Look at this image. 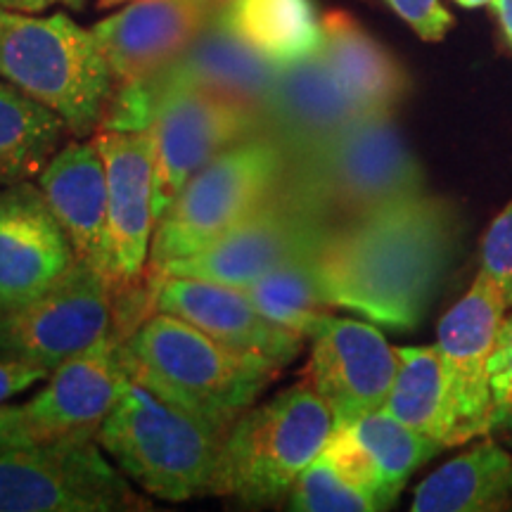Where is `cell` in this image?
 <instances>
[{"label":"cell","instance_id":"1","mask_svg":"<svg viewBox=\"0 0 512 512\" xmlns=\"http://www.w3.org/2000/svg\"><path fill=\"white\" fill-rule=\"evenodd\" d=\"M458 242L453 204L425 192L337 223L318 252L328 302L382 328H418Z\"/></svg>","mask_w":512,"mask_h":512},{"label":"cell","instance_id":"2","mask_svg":"<svg viewBox=\"0 0 512 512\" xmlns=\"http://www.w3.org/2000/svg\"><path fill=\"white\" fill-rule=\"evenodd\" d=\"M133 373L159 394L228 432L280 375V366L216 342L195 325L155 311L126 337Z\"/></svg>","mask_w":512,"mask_h":512},{"label":"cell","instance_id":"3","mask_svg":"<svg viewBox=\"0 0 512 512\" xmlns=\"http://www.w3.org/2000/svg\"><path fill=\"white\" fill-rule=\"evenodd\" d=\"M226 434L133 377L95 439L133 484L183 503L211 496Z\"/></svg>","mask_w":512,"mask_h":512},{"label":"cell","instance_id":"4","mask_svg":"<svg viewBox=\"0 0 512 512\" xmlns=\"http://www.w3.org/2000/svg\"><path fill=\"white\" fill-rule=\"evenodd\" d=\"M0 79L53 110L69 133H98L117 79L91 29L64 12L0 10Z\"/></svg>","mask_w":512,"mask_h":512},{"label":"cell","instance_id":"5","mask_svg":"<svg viewBox=\"0 0 512 512\" xmlns=\"http://www.w3.org/2000/svg\"><path fill=\"white\" fill-rule=\"evenodd\" d=\"M335 432L330 406L304 380L252 406L223 441L211 496L247 505L287 498L297 477L325 451Z\"/></svg>","mask_w":512,"mask_h":512},{"label":"cell","instance_id":"6","mask_svg":"<svg viewBox=\"0 0 512 512\" xmlns=\"http://www.w3.org/2000/svg\"><path fill=\"white\" fill-rule=\"evenodd\" d=\"M285 183L337 223L425 192L418 159L392 114H361L290 159Z\"/></svg>","mask_w":512,"mask_h":512},{"label":"cell","instance_id":"7","mask_svg":"<svg viewBox=\"0 0 512 512\" xmlns=\"http://www.w3.org/2000/svg\"><path fill=\"white\" fill-rule=\"evenodd\" d=\"M290 155L266 131L230 145L190 178L159 219L147 271L200 252L285 181Z\"/></svg>","mask_w":512,"mask_h":512},{"label":"cell","instance_id":"8","mask_svg":"<svg viewBox=\"0 0 512 512\" xmlns=\"http://www.w3.org/2000/svg\"><path fill=\"white\" fill-rule=\"evenodd\" d=\"M136 510L152 505L107 463L98 439L62 437L0 453V512Z\"/></svg>","mask_w":512,"mask_h":512},{"label":"cell","instance_id":"9","mask_svg":"<svg viewBox=\"0 0 512 512\" xmlns=\"http://www.w3.org/2000/svg\"><path fill=\"white\" fill-rule=\"evenodd\" d=\"M335 226L337 221L283 181L219 240L150 273L185 275L245 290L287 261L320 252Z\"/></svg>","mask_w":512,"mask_h":512},{"label":"cell","instance_id":"10","mask_svg":"<svg viewBox=\"0 0 512 512\" xmlns=\"http://www.w3.org/2000/svg\"><path fill=\"white\" fill-rule=\"evenodd\" d=\"M157 91L155 131V221L166 214L192 176L219 152L264 131L259 114L162 72L152 76Z\"/></svg>","mask_w":512,"mask_h":512},{"label":"cell","instance_id":"11","mask_svg":"<svg viewBox=\"0 0 512 512\" xmlns=\"http://www.w3.org/2000/svg\"><path fill=\"white\" fill-rule=\"evenodd\" d=\"M117 325L110 285L86 261H79L53 290L0 313V358L38 366L53 373Z\"/></svg>","mask_w":512,"mask_h":512},{"label":"cell","instance_id":"12","mask_svg":"<svg viewBox=\"0 0 512 512\" xmlns=\"http://www.w3.org/2000/svg\"><path fill=\"white\" fill-rule=\"evenodd\" d=\"M505 311L501 287L479 271L465 297L439 323L437 349L463 444L491 434V356Z\"/></svg>","mask_w":512,"mask_h":512},{"label":"cell","instance_id":"13","mask_svg":"<svg viewBox=\"0 0 512 512\" xmlns=\"http://www.w3.org/2000/svg\"><path fill=\"white\" fill-rule=\"evenodd\" d=\"M396 368V349L380 330L328 313L311 335L302 380L328 403L339 427L384 408Z\"/></svg>","mask_w":512,"mask_h":512},{"label":"cell","instance_id":"14","mask_svg":"<svg viewBox=\"0 0 512 512\" xmlns=\"http://www.w3.org/2000/svg\"><path fill=\"white\" fill-rule=\"evenodd\" d=\"M126 337L114 328L50 373L46 389L24 403L38 437H98L100 425L136 377Z\"/></svg>","mask_w":512,"mask_h":512},{"label":"cell","instance_id":"15","mask_svg":"<svg viewBox=\"0 0 512 512\" xmlns=\"http://www.w3.org/2000/svg\"><path fill=\"white\" fill-rule=\"evenodd\" d=\"M79 261L38 185L22 181L0 190V313L53 290Z\"/></svg>","mask_w":512,"mask_h":512},{"label":"cell","instance_id":"16","mask_svg":"<svg viewBox=\"0 0 512 512\" xmlns=\"http://www.w3.org/2000/svg\"><path fill=\"white\" fill-rule=\"evenodd\" d=\"M147 280L152 311L171 313L226 347L264 356L280 368L302 354L304 337L266 318L238 287L150 271Z\"/></svg>","mask_w":512,"mask_h":512},{"label":"cell","instance_id":"17","mask_svg":"<svg viewBox=\"0 0 512 512\" xmlns=\"http://www.w3.org/2000/svg\"><path fill=\"white\" fill-rule=\"evenodd\" d=\"M221 3L133 0L91 29L117 86L138 83L174 64L202 34Z\"/></svg>","mask_w":512,"mask_h":512},{"label":"cell","instance_id":"18","mask_svg":"<svg viewBox=\"0 0 512 512\" xmlns=\"http://www.w3.org/2000/svg\"><path fill=\"white\" fill-rule=\"evenodd\" d=\"M38 188L62 223L81 261L105 278L117 294L119 275L110 226V197L98 145L69 143L38 174Z\"/></svg>","mask_w":512,"mask_h":512},{"label":"cell","instance_id":"19","mask_svg":"<svg viewBox=\"0 0 512 512\" xmlns=\"http://www.w3.org/2000/svg\"><path fill=\"white\" fill-rule=\"evenodd\" d=\"M356 117L361 112L318 53L280 67L264 107V131L294 159L325 143Z\"/></svg>","mask_w":512,"mask_h":512},{"label":"cell","instance_id":"20","mask_svg":"<svg viewBox=\"0 0 512 512\" xmlns=\"http://www.w3.org/2000/svg\"><path fill=\"white\" fill-rule=\"evenodd\" d=\"M278 72V64L256 53L228 27L221 17V5L188 50L174 64L162 69L169 79L219 95L233 105L259 114L261 121Z\"/></svg>","mask_w":512,"mask_h":512},{"label":"cell","instance_id":"21","mask_svg":"<svg viewBox=\"0 0 512 512\" xmlns=\"http://www.w3.org/2000/svg\"><path fill=\"white\" fill-rule=\"evenodd\" d=\"M323 48L339 86L361 114H394L408 93L401 64L354 17L335 10L323 17Z\"/></svg>","mask_w":512,"mask_h":512},{"label":"cell","instance_id":"22","mask_svg":"<svg viewBox=\"0 0 512 512\" xmlns=\"http://www.w3.org/2000/svg\"><path fill=\"white\" fill-rule=\"evenodd\" d=\"M512 501V453L484 441L422 479L413 512H482Z\"/></svg>","mask_w":512,"mask_h":512},{"label":"cell","instance_id":"23","mask_svg":"<svg viewBox=\"0 0 512 512\" xmlns=\"http://www.w3.org/2000/svg\"><path fill=\"white\" fill-rule=\"evenodd\" d=\"M221 17L278 67L309 60L323 48V19L313 0H226Z\"/></svg>","mask_w":512,"mask_h":512},{"label":"cell","instance_id":"24","mask_svg":"<svg viewBox=\"0 0 512 512\" xmlns=\"http://www.w3.org/2000/svg\"><path fill=\"white\" fill-rule=\"evenodd\" d=\"M396 358H399V368H396L384 411L399 418L403 425L413 427L415 432L439 441L444 448L463 444L437 344L434 347H399Z\"/></svg>","mask_w":512,"mask_h":512},{"label":"cell","instance_id":"25","mask_svg":"<svg viewBox=\"0 0 512 512\" xmlns=\"http://www.w3.org/2000/svg\"><path fill=\"white\" fill-rule=\"evenodd\" d=\"M64 131L67 124L53 110L0 79V188L41 174Z\"/></svg>","mask_w":512,"mask_h":512},{"label":"cell","instance_id":"26","mask_svg":"<svg viewBox=\"0 0 512 512\" xmlns=\"http://www.w3.org/2000/svg\"><path fill=\"white\" fill-rule=\"evenodd\" d=\"M339 427L347 430L356 444L366 451L370 463H373L387 508H392L399 501L408 477L420 465H425L427 460H432L444 451V446L439 441L415 432L413 427L403 425L399 418H394L384 408L361 415V418Z\"/></svg>","mask_w":512,"mask_h":512},{"label":"cell","instance_id":"27","mask_svg":"<svg viewBox=\"0 0 512 512\" xmlns=\"http://www.w3.org/2000/svg\"><path fill=\"white\" fill-rule=\"evenodd\" d=\"M273 323L311 339L332 304L320 278L318 252L287 261L242 290Z\"/></svg>","mask_w":512,"mask_h":512},{"label":"cell","instance_id":"28","mask_svg":"<svg viewBox=\"0 0 512 512\" xmlns=\"http://www.w3.org/2000/svg\"><path fill=\"white\" fill-rule=\"evenodd\" d=\"M287 508L299 512H373L380 510V505L323 451L292 484Z\"/></svg>","mask_w":512,"mask_h":512},{"label":"cell","instance_id":"29","mask_svg":"<svg viewBox=\"0 0 512 512\" xmlns=\"http://www.w3.org/2000/svg\"><path fill=\"white\" fill-rule=\"evenodd\" d=\"M491 432H512V313L503 318L491 356Z\"/></svg>","mask_w":512,"mask_h":512},{"label":"cell","instance_id":"30","mask_svg":"<svg viewBox=\"0 0 512 512\" xmlns=\"http://www.w3.org/2000/svg\"><path fill=\"white\" fill-rule=\"evenodd\" d=\"M482 271L501 287L505 304L512 309V204L486 230L482 242Z\"/></svg>","mask_w":512,"mask_h":512},{"label":"cell","instance_id":"31","mask_svg":"<svg viewBox=\"0 0 512 512\" xmlns=\"http://www.w3.org/2000/svg\"><path fill=\"white\" fill-rule=\"evenodd\" d=\"M387 5L422 41H441L453 24L441 0H387Z\"/></svg>","mask_w":512,"mask_h":512},{"label":"cell","instance_id":"32","mask_svg":"<svg viewBox=\"0 0 512 512\" xmlns=\"http://www.w3.org/2000/svg\"><path fill=\"white\" fill-rule=\"evenodd\" d=\"M34 422L29 418V411L24 406H3L0 403V453L17 451L41 444Z\"/></svg>","mask_w":512,"mask_h":512},{"label":"cell","instance_id":"33","mask_svg":"<svg viewBox=\"0 0 512 512\" xmlns=\"http://www.w3.org/2000/svg\"><path fill=\"white\" fill-rule=\"evenodd\" d=\"M48 370L29 366V363L12 361V358H0V401L10 399V396L22 394L24 389L34 387L36 382L46 380Z\"/></svg>","mask_w":512,"mask_h":512},{"label":"cell","instance_id":"34","mask_svg":"<svg viewBox=\"0 0 512 512\" xmlns=\"http://www.w3.org/2000/svg\"><path fill=\"white\" fill-rule=\"evenodd\" d=\"M53 5H64L69 10H83L86 0H0V10H15V12H43Z\"/></svg>","mask_w":512,"mask_h":512},{"label":"cell","instance_id":"35","mask_svg":"<svg viewBox=\"0 0 512 512\" xmlns=\"http://www.w3.org/2000/svg\"><path fill=\"white\" fill-rule=\"evenodd\" d=\"M491 5H494L503 34H505V38H508V43L512 48V0H494Z\"/></svg>","mask_w":512,"mask_h":512},{"label":"cell","instance_id":"36","mask_svg":"<svg viewBox=\"0 0 512 512\" xmlns=\"http://www.w3.org/2000/svg\"><path fill=\"white\" fill-rule=\"evenodd\" d=\"M133 3V0H100V8H114V5H126ZM207 3H226V0H207Z\"/></svg>","mask_w":512,"mask_h":512},{"label":"cell","instance_id":"37","mask_svg":"<svg viewBox=\"0 0 512 512\" xmlns=\"http://www.w3.org/2000/svg\"><path fill=\"white\" fill-rule=\"evenodd\" d=\"M458 5H463V8H484V5H491L494 0H456Z\"/></svg>","mask_w":512,"mask_h":512}]
</instances>
